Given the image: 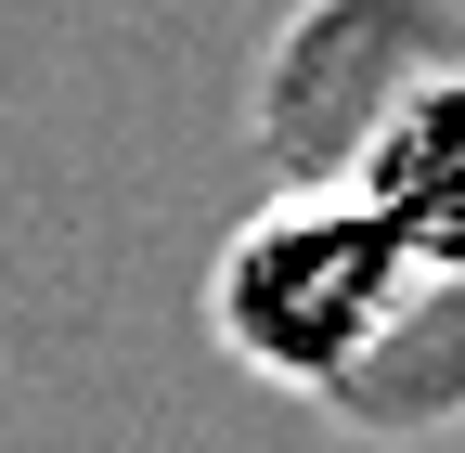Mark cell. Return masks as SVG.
<instances>
[{
	"label": "cell",
	"mask_w": 465,
	"mask_h": 453,
	"mask_svg": "<svg viewBox=\"0 0 465 453\" xmlns=\"http://www.w3.org/2000/svg\"><path fill=\"white\" fill-rule=\"evenodd\" d=\"M440 286L401 259L336 182L272 195L259 220H232V247L207 259V324L259 388H349Z\"/></svg>",
	"instance_id": "1"
},
{
	"label": "cell",
	"mask_w": 465,
	"mask_h": 453,
	"mask_svg": "<svg viewBox=\"0 0 465 453\" xmlns=\"http://www.w3.org/2000/svg\"><path fill=\"white\" fill-rule=\"evenodd\" d=\"M336 195L362 207L427 286H465V65H440V78L401 91L362 130V156H349Z\"/></svg>",
	"instance_id": "2"
}]
</instances>
